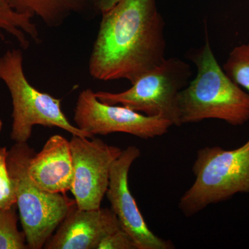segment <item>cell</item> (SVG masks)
Here are the masks:
<instances>
[{
  "instance_id": "cell-10",
  "label": "cell",
  "mask_w": 249,
  "mask_h": 249,
  "mask_svg": "<svg viewBox=\"0 0 249 249\" xmlns=\"http://www.w3.org/2000/svg\"><path fill=\"white\" fill-rule=\"evenodd\" d=\"M121 228V223L112 209L82 210L75 203L44 247L47 249H98L104 237Z\"/></svg>"
},
{
  "instance_id": "cell-1",
  "label": "cell",
  "mask_w": 249,
  "mask_h": 249,
  "mask_svg": "<svg viewBox=\"0 0 249 249\" xmlns=\"http://www.w3.org/2000/svg\"><path fill=\"white\" fill-rule=\"evenodd\" d=\"M101 16L89 61L93 78L132 83L164 61L165 22L157 0H121Z\"/></svg>"
},
{
  "instance_id": "cell-18",
  "label": "cell",
  "mask_w": 249,
  "mask_h": 249,
  "mask_svg": "<svg viewBox=\"0 0 249 249\" xmlns=\"http://www.w3.org/2000/svg\"><path fill=\"white\" fill-rule=\"evenodd\" d=\"M120 1L121 0H88V3L89 2L92 5L96 13L102 15Z\"/></svg>"
},
{
  "instance_id": "cell-12",
  "label": "cell",
  "mask_w": 249,
  "mask_h": 249,
  "mask_svg": "<svg viewBox=\"0 0 249 249\" xmlns=\"http://www.w3.org/2000/svg\"><path fill=\"white\" fill-rule=\"evenodd\" d=\"M18 14L37 16L48 27H58L73 13L79 12L88 0H6Z\"/></svg>"
},
{
  "instance_id": "cell-5",
  "label": "cell",
  "mask_w": 249,
  "mask_h": 249,
  "mask_svg": "<svg viewBox=\"0 0 249 249\" xmlns=\"http://www.w3.org/2000/svg\"><path fill=\"white\" fill-rule=\"evenodd\" d=\"M0 79L6 84L13 103L11 139L15 142H28L35 125L57 127L72 135L93 138L69 121L61 108V100L41 92L29 83L23 68L20 49L7 51L0 57Z\"/></svg>"
},
{
  "instance_id": "cell-11",
  "label": "cell",
  "mask_w": 249,
  "mask_h": 249,
  "mask_svg": "<svg viewBox=\"0 0 249 249\" xmlns=\"http://www.w3.org/2000/svg\"><path fill=\"white\" fill-rule=\"evenodd\" d=\"M28 171L44 191L62 194L70 191L73 169L70 142L61 135L52 136L41 151L33 156Z\"/></svg>"
},
{
  "instance_id": "cell-7",
  "label": "cell",
  "mask_w": 249,
  "mask_h": 249,
  "mask_svg": "<svg viewBox=\"0 0 249 249\" xmlns=\"http://www.w3.org/2000/svg\"><path fill=\"white\" fill-rule=\"evenodd\" d=\"M73 121L77 127L93 137L122 132L149 139L164 135L173 126L162 118L101 102L90 89L80 93Z\"/></svg>"
},
{
  "instance_id": "cell-4",
  "label": "cell",
  "mask_w": 249,
  "mask_h": 249,
  "mask_svg": "<svg viewBox=\"0 0 249 249\" xmlns=\"http://www.w3.org/2000/svg\"><path fill=\"white\" fill-rule=\"evenodd\" d=\"M34 155L27 142H16L6 161L28 247L41 249L76 201L62 193L44 191L33 181L28 168Z\"/></svg>"
},
{
  "instance_id": "cell-15",
  "label": "cell",
  "mask_w": 249,
  "mask_h": 249,
  "mask_svg": "<svg viewBox=\"0 0 249 249\" xmlns=\"http://www.w3.org/2000/svg\"><path fill=\"white\" fill-rule=\"evenodd\" d=\"M16 205L0 209V249H29L25 233L18 229Z\"/></svg>"
},
{
  "instance_id": "cell-2",
  "label": "cell",
  "mask_w": 249,
  "mask_h": 249,
  "mask_svg": "<svg viewBox=\"0 0 249 249\" xmlns=\"http://www.w3.org/2000/svg\"><path fill=\"white\" fill-rule=\"evenodd\" d=\"M205 29L204 45L189 56L196 67V78L178 96L181 124L217 119L232 126L244 125L249 121V94L220 67Z\"/></svg>"
},
{
  "instance_id": "cell-8",
  "label": "cell",
  "mask_w": 249,
  "mask_h": 249,
  "mask_svg": "<svg viewBox=\"0 0 249 249\" xmlns=\"http://www.w3.org/2000/svg\"><path fill=\"white\" fill-rule=\"evenodd\" d=\"M72 135L70 140L73 179L70 191L82 210L101 208L107 193L111 166L123 150L102 139Z\"/></svg>"
},
{
  "instance_id": "cell-14",
  "label": "cell",
  "mask_w": 249,
  "mask_h": 249,
  "mask_svg": "<svg viewBox=\"0 0 249 249\" xmlns=\"http://www.w3.org/2000/svg\"><path fill=\"white\" fill-rule=\"evenodd\" d=\"M222 69L235 84L249 94V43L234 47Z\"/></svg>"
},
{
  "instance_id": "cell-16",
  "label": "cell",
  "mask_w": 249,
  "mask_h": 249,
  "mask_svg": "<svg viewBox=\"0 0 249 249\" xmlns=\"http://www.w3.org/2000/svg\"><path fill=\"white\" fill-rule=\"evenodd\" d=\"M7 155L6 147H0V209H9L17 203L8 170Z\"/></svg>"
},
{
  "instance_id": "cell-17",
  "label": "cell",
  "mask_w": 249,
  "mask_h": 249,
  "mask_svg": "<svg viewBox=\"0 0 249 249\" xmlns=\"http://www.w3.org/2000/svg\"><path fill=\"white\" fill-rule=\"evenodd\" d=\"M98 249H137L132 237L123 228L103 239Z\"/></svg>"
},
{
  "instance_id": "cell-3",
  "label": "cell",
  "mask_w": 249,
  "mask_h": 249,
  "mask_svg": "<svg viewBox=\"0 0 249 249\" xmlns=\"http://www.w3.org/2000/svg\"><path fill=\"white\" fill-rule=\"evenodd\" d=\"M192 170L196 179L178 203L187 217L235 195H249V139L233 150L220 146L199 149Z\"/></svg>"
},
{
  "instance_id": "cell-13",
  "label": "cell",
  "mask_w": 249,
  "mask_h": 249,
  "mask_svg": "<svg viewBox=\"0 0 249 249\" xmlns=\"http://www.w3.org/2000/svg\"><path fill=\"white\" fill-rule=\"evenodd\" d=\"M12 36L23 49L29 48L28 36L38 43L40 34L32 18L18 14L11 9L6 0H0V39L4 40L5 34Z\"/></svg>"
},
{
  "instance_id": "cell-6",
  "label": "cell",
  "mask_w": 249,
  "mask_h": 249,
  "mask_svg": "<svg viewBox=\"0 0 249 249\" xmlns=\"http://www.w3.org/2000/svg\"><path fill=\"white\" fill-rule=\"evenodd\" d=\"M191 76L189 64L178 58H165L160 65L134 80L126 91H97L95 95L106 104H121L145 115L166 119L173 126L179 127L182 124L178 96L191 81Z\"/></svg>"
},
{
  "instance_id": "cell-9",
  "label": "cell",
  "mask_w": 249,
  "mask_h": 249,
  "mask_svg": "<svg viewBox=\"0 0 249 249\" xmlns=\"http://www.w3.org/2000/svg\"><path fill=\"white\" fill-rule=\"evenodd\" d=\"M140 155L136 145L123 150L111 166L106 196L121 227L132 237L137 249H175L171 241L160 238L149 229L129 190V170Z\"/></svg>"
},
{
  "instance_id": "cell-19",
  "label": "cell",
  "mask_w": 249,
  "mask_h": 249,
  "mask_svg": "<svg viewBox=\"0 0 249 249\" xmlns=\"http://www.w3.org/2000/svg\"><path fill=\"white\" fill-rule=\"evenodd\" d=\"M2 121H1V119H0V132H1V129H2Z\"/></svg>"
}]
</instances>
